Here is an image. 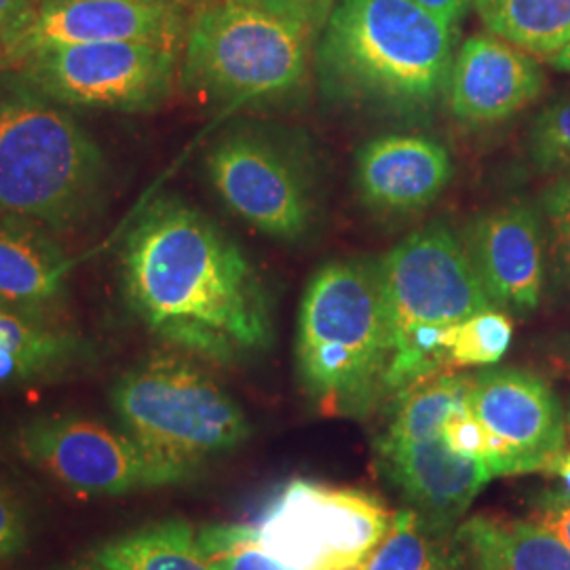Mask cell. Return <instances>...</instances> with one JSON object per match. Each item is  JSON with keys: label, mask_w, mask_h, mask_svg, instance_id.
Wrapping results in <instances>:
<instances>
[{"label": "cell", "mask_w": 570, "mask_h": 570, "mask_svg": "<svg viewBox=\"0 0 570 570\" xmlns=\"http://www.w3.org/2000/svg\"><path fill=\"white\" fill-rule=\"evenodd\" d=\"M121 285L144 327L180 351L237 366L273 343L256 268L220 226L180 197L144 207L121 247Z\"/></svg>", "instance_id": "obj_1"}, {"label": "cell", "mask_w": 570, "mask_h": 570, "mask_svg": "<svg viewBox=\"0 0 570 570\" xmlns=\"http://www.w3.org/2000/svg\"><path fill=\"white\" fill-rule=\"evenodd\" d=\"M452 61L454 28L416 0H341L315 49L330 100L400 117L438 106Z\"/></svg>", "instance_id": "obj_2"}, {"label": "cell", "mask_w": 570, "mask_h": 570, "mask_svg": "<svg viewBox=\"0 0 570 570\" xmlns=\"http://www.w3.org/2000/svg\"><path fill=\"white\" fill-rule=\"evenodd\" d=\"M110 165L68 106L0 70V216L63 233L102 214Z\"/></svg>", "instance_id": "obj_3"}, {"label": "cell", "mask_w": 570, "mask_h": 570, "mask_svg": "<svg viewBox=\"0 0 570 570\" xmlns=\"http://www.w3.org/2000/svg\"><path fill=\"white\" fill-rule=\"evenodd\" d=\"M391 357L393 327L376 265L322 266L298 311L296 367L306 393L330 414H366L387 395Z\"/></svg>", "instance_id": "obj_4"}, {"label": "cell", "mask_w": 570, "mask_h": 570, "mask_svg": "<svg viewBox=\"0 0 570 570\" xmlns=\"http://www.w3.org/2000/svg\"><path fill=\"white\" fill-rule=\"evenodd\" d=\"M315 37L242 0H204L184 37V82L218 102L282 100L306 81Z\"/></svg>", "instance_id": "obj_5"}, {"label": "cell", "mask_w": 570, "mask_h": 570, "mask_svg": "<svg viewBox=\"0 0 570 570\" xmlns=\"http://www.w3.org/2000/svg\"><path fill=\"white\" fill-rule=\"evenodd\" d=\"M110 406L125 433L193 475L252 435L237 400L204 367L176 353H155L122 372Z\"/></svg>", "instance_id": "obj_6"}, {"label": "cell", "mask_w": 570, "mask_h": 570, "mask_svg": "<svg viewBox=\"0 0 570 570\" xmlns=\"http://www.w3.org/2000/svg\"><path fill=\"white\" fill-rule=\"evenodd\" d=\"M393 513L364 490L292 480L261 511V546L301 570H360L385 539Z\"/></svg>", "instance_id": "obj_7"}, {"label": "cell", "mask_w": 570, "mask_h": 570, "mask_svg": "<svg viewBox=\"0 0 570 570\" xmlns=\"http://www.w3.org/2000/svg\"><path fill=\"white\" fill-rule=\"evenodd\" d=\"M178 47L153 42H82L30 53L18 70L68 108L150 112L171 96Z\"/></svg>", "instance_id": "obj_8"}, {"label": "cell", "mask_w": 570, "mask_h": 570, "mask_svg": "<svg viewBox=\"0 0 570 570\" xmlns=\"http://www.w3.org/2000/svg\"><path fill=\"white\" fill-rule=\"evenodd\" d=\"M16 449L58 484L87 497H122L193 478L144 449L129 433L79 414L28 421L16 435Z\"/></svg>", "instance_id": "obj_9"}, {"label": "cell", "mask_w": 570, "mask_h": 570, "mask_svg": "<svg viewBox=\"0 0 570 570\" xmlns=\"http://www.w3.org/2000/svg\"><path fill=\"white\" fill-rule=\"evenodd\" d=\"M223 204L266 237L298 242L315 223L313 180L289 148L256 129H235L205 155Z\"/></svg>", "instance_id": "obj_10"}, {"label": "cell", "mask_w": 570, "mask_h": 570, "mask_svg": "<svg viewBox=\"0 0 570 570\" xmlns=\"http://www.w3.org/2000/svg\"><path fill=\"white\" fill-rule=\"evenodd\" d=\"M395 343L423 327H446L492 308L465 245L449 226L407 235L376 265Z\"/></svg>", "instance_id": "obj_11"}, {"label": "cell", "mask_w": 570, "mask_h": 570, "mask_svg": "<svg viewBox=\"0 0 570 570\" xmlns=\"http://www.w3.org/2000/svg\"><path fill=\"white\" fill-rule=\"evenodd\" d=\"M468 404L487 433L484 465L492 478L551 473L569 449L567 412L550 383L530 370L475 374Z\"/></svg>", "instance_id": "obj_12"}, {"label": "cell", "mask_w": 570, "mask_h": 570, "mask_svg": "<svg viewBox=\"0 0 570 570\" xmlns=\"http://www.w3.org/2000/svg\"><path fill=\"white\" fill-rule=\"evenodd\" d=\"M188 0H53L41 2L2 70L30 53L82 42H153L183 49Z\"/></svg>", "instance_id": "obj_13"}, {"label": "cell", "mask_w": 570, "mask_h": 570, "mask_svg": "<svg viewBox=\"0 0 570 570\" xmlns=\"http://www.w3.org/2000/svg\"><path fill=\"white\" fill-rule=\"evenodd\" d=\"M546 225L537 205L513 202L478 216L465 233L469 261L499 308L530 313L541 303Z\"/></svg>", "instance_id": "obj_14"}, {"label": "cell", "mask_w": 570, "mask_h": 570, "mask_svg": "<svg viewBox=\"0 0 570 570\" xmlns=\"http://www.w3.org/2000/svg\"><path fill=\"white\" fill-rule=\"evenodd\" d=\"M543 87V70L530 53L494 35H473L452 61L446 102L459 121L494 125L537 102Z\"/></svg>", "instance_id": "obj_15"}, {"label": "cell", "mask_w": 570, "mask_h": 570, "mask_svg": "<svg viewBox=\"0 0 570 570\" xmlns=\"http://www.w3.org/2000/svg\"><path fill=\"white\" fill-rule=\"evenodd\" d=\"M454 174L449 150L428 136L387 134L355 157L360 199L379 212L406 214L433 204Z\"/></svg>", "instance_id": "obj_16"}, {"label": "cell", "mask_w": 570, "mask_h": 570, "mask_svg": "<svg viewBox=\"0 0 570 570\" xmlns=\"http://www.w3.org/2000/svg\"><path fill=\"white\" fill-rule=\"evenodd\" d=\"M381 456L391 482L438 524L461 518L492 480L480 459L450 450L442 435L381 446Z\"/></svg>", "instance_id": "obj_17"}, {"label": "cell", "mask_w": 570, "mask_h": 570, "mask_svg": "<svg viewBox=\"0 0 570 570\" xmlns=\"http://www.w3.org/2000/svg\"><path fill=\"white\" fill-rule=\"evenodd\" d=\"M94 360V345L49 313L0 305V389L60 379Z\"/></svg>", "instance_id": "obj_18"}, {"label": "cell", "mask_w": 570, "mask_h": 570, "mask_svg": "<svg viewBox=\"0 0 570 570\" xmlns=\"http://www.w3.org/2000/svg\"><path fill=\"white\" fill-rule=\"evenodd\" d=\"M70 268L53 230L0 216V305L51 315L66 296Z\"/></svg>", "instance_id": "obj_19"}, {"label": "cell", "mask_w": 570, "mask_h": 570, "mask_svg": "<svg viewBox=\"0 0 570 570\" xmlns=\"http://www.w3.org/2000/svg\"><path fill=\"white\" fill-rule=\"evenodd\" d=\"M475 570H570V550L532 520L480 513L459 529Z\"/></svg>", "instance_id": "obj_20"}, {"label": "cell", "mask_w": 570, "mask_h": 570, "mask_svg": "<svg viewBox=\"0 0 570 570\" xmlns=\"http://www.w3.org/2000/svg\"><path fill=\"white\" fill-rule=\"evenodd\" d=\"M108 570H214L184 520H164L131 530L98 546L89 553Z\"/></svg>", "instance_id": "obj_21"}, {"label": "cell", "mask_w": 570, "mask_h": 570, "mask_svg": "<svg viewBox=\"0 0 570 570\" xmlns=\"http://www.w3.org/2000/svg\"><path fill=\"white\" fill-rule=\"evenodd\" d=\"M490 35L550 60L570 39V0H473Z\"/></svg>", "instance_id": "obj_22"}, {"label": "cell", "mask_w": 570, "mask_h": 570, "mask_svg": "<svg viewBox=\"0 0 570 570\" xmlns=\"http://www.w3.org/2000/svg\"><path fill=\"white\" fill-rule=\"evenodd\" d=\"M473 376L438 372L397 393V406L381 446H397L442 435L450 414L468 402Z\"/></svg>", "instance_id": "obj_23"}, {"label": "cell", "mask_w": 570, "mask_h": 570, "mask_svg": "<svg viewBox=\"0 0 570 570\" xmlns=\"http://www.w3.org/2000/svg\"><path fill=\"white\" fill-rule=\"evenodd\" d=\"M513 324L499 306L444 327L450 367L494 366L510 351Z\"/></svg>", "instance_id": "obj_24"}, {"label": "cell", "mask_w": 570, "mask_h": 570, "mask_svg": "<svg viewBox=\"0 0 570 570\" xmlns=\"http://www.w3.org/2000/svg\"><path fill=\"white\" fill-rule=\"evenodd\" d=\"M197 539L214 570H301L266 551L252 524H209Z\"/></svg>", "instance_id": "obj_25"}, {"label": "cell", "mask_w": 570, "mask_h": 570, "mask_svg": "<svg viewBox=\"0 0 570 570\" xmlns=\"http://www.w3.org/2000/svg\"><path fill=\"white\" fill-rule=\"evenodd\" d=\"M529 155L532 165L546 176L570 174V96L551 102L529 131Z\"/></svg>", "instance_id": "obj_26"}, {"label": "cell", "mask_w": 570, "mask_h": 570, "mask_svg": "<svg viewBox=\"0 0 570 570\" xmlns=\"http://www.w3.org/2000/svg\"><path fill=\"white\" fill-rule=\"evenodd\" d=\"M429 543L423 534L421 513L402 510L393 513L385 539L372 551L360 570H428Z\"/></svg>", "instance_id": "obj_27"}, {"label": "cell", "mask_w": 570, "mask_h": 570, "mask_svg": "<svg viewBox=\"0 0 570 570\" xmlns=\"http://www.w3.org/2000/svg\"><path fill=\"white\" fill-rule=\"evenodd\" d=\"M558 277L570 287V174L553 178L539 199Z\"/></svg>", "instance_id": "obj_28"}, {"label": "cell", "mask_w": 570, "mask_h": 570, "mask_svg": "<svg viewBox=\"0 0 570 570\" xmlns=\"http://www.w3.org/2000/svg\"><path fill=\"white\" fill-rule=\"evenodd\" d=\"M28 543V515L20 497L0 482V562L16 558Z\"/></svg>", "instance_id": "obj_29"}, {"label": "cell", "mask_w": 570, "mask_h": 570, "mask_svg": "<svg viewBox=\"0 0 570 570\" xmlns=\"http://www.w3.org/2000/svg\"><path fill=\"white\" fill-rule=\"evenodd\" d=\"M442 438L449 444L450 450L480 459L484 463L487 454V433L480 425V421L473 416L468 402L463 406L456 407L442 429Z\"/></svg>", "instance_id": "obj_30"}, {"label": "cell", "mask_w": 570, "mask_h": 570, "mask_svg": "<svg viewBox=\"0 0 570 570\" xmlns=\"http://www.w3.org/2000/svg\"><path fill=\"white\" fill-rule=\"evenodd\" d=\"M41 9V0H0V70Z\"/></svg>", "instance_id": "obj_31"}, {"label": "cell", "mask_w": 570, "mask_h": 570, "mask_svg": "<svg viewBox=\"0 0 570 570\" xmlns=\"http://www.w3.org/2000/svg\"><path fill=\"white\" fill-rule=\"evenodd\" d=\"M258 9L271 11L287 20L305 23L311 30H324L330 13L336 7V0H242Z\"/></svg>", "instance_id": "obj_32"}, {"label": "cell", "mask_w": 570, "mask_h": 570, "mask_svg": "<svg viewBox=\"0 0 570 570\" xmlns=\"http://www.w3.org/2000/svg\"><path fill=\"white\" fill-rule=\"evenodd\" d=\"M532 522L550 530L570 550V494L567 490H551L537 499Z\"/></svg>", "instance_id": "obj_33"}, {"label": "cell", "mask_w": 570, "mask_h": 570, "mask_svg": "<svg viewBox=\"0 0 570 570\" xmlns=\"http://www.w3.org/2000/svg\"><path fill=\"white\" fill-rule=\"evenodd\" d=\"M416 2L423 9H428L429 13H433L438 20L449 23L450 28H454L473 4V0H416Z\"/></svg>", "instance_id": "obj_34"}, {"label": "cell", "mask_w": 570, "mask_h": 570, "mask_svg": "<svg viewBox=\"0 0 570 570\" xmlns=\"http://www.w3.org/2000/svg\"><path fill=\"white\" fill-rule=\"evenodd\" d=\"M546 364L553 374L570 381V336H558L543 348Z\"/></svg>", "instance_id": "obj_35"}, {"label": "cell", "mask_w": 570, "mask_h": 570, "mask_svg": "<svg viewBox=\"0 0 570 570\" xmlns=\"http://www.w3.org/2000/svg\"><path fill=\"white\" fill-rule=\"evenodd\" d=\"M551 473H556L562 480L564 490L570 494V446L562 452V456L558 459V463H556V468H553Z\"/></svg>", "instance_id": "obj_36"}, {"label": "cell", "mask_w": 570, "mask_h": 570, "mask_svg": "<svg viewBox=\"0 0 570 570\" xmlns=\"http://www.w3.org/2000/svg\"><path fill=\"white\" fill-rule=\"evenodd\" d=\"M551 66L553 68H558V70H564V72H570V39L556 56H551L550 60Z\"/></svg>", "instance_id": "obj_37"}, {"label": "cell", "mask_w": 570, "mask_h": 570, "mask_svg": "<svg viewBox=\"0 0 570 570\" xmlns=\"http://www.w3.org/2000/svg\"><path fill=\"white\" fill-rule=\"evenodd\" d=\"M61 570H108L102 564H98L94 558H85V560H79V562H72V564H68L66 569Z\"/></svg>", "instance_id": "obj_38"}, {"label": "cell", "mask_w": 570, "mask_h": 570, "mask_svg": "<svg viewBox=\"0 0 570 570\" xmlns=\"http://www.w3.org/2000/svg\"><path fill=\"white\" fill-rule=\"evenodd\" d=\"M567 423H569V435H570V407H569V412H567Z\"/></svg>", "instance_id": "obj_39"}, {"label": "cell", "mask_w": 570, "mask_h": 570, "mask_svg": "<svg viewBox=\"0 0 570 570\" xmlns=\"http://www.w3.org/2000/svg\"><path fill=\"white\" fill-rule=\"evenodd\" d=\"M188 2H190V0H188ZM195 2H197V4H199V2H204V0H195Z\"/></svg>", "instance_id": "obj_40"}, {"label": "cell", "mask_w": 570, "mask_h": 570, "mask_svg": "<svg viewBox=\"0 0 570 570\" xmlns=\"http://www.w3.org/2000/svg\"><path fill=\"white\" fill-rule=\"evenodd\" d=\"M41 2H53V0H41Z\"/></svg>", "instance_id": "obj_41"}]
</instances>
